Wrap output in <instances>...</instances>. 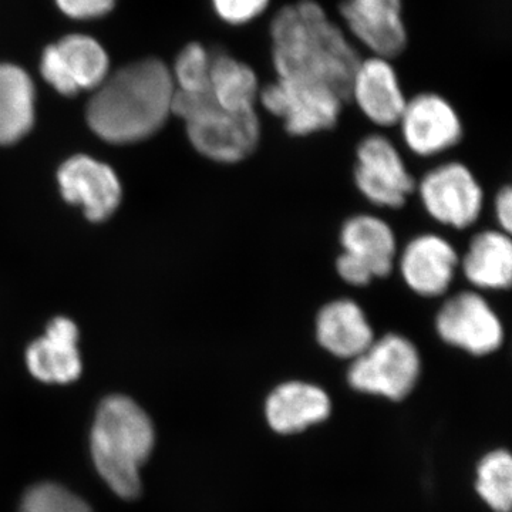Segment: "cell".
I'll return each mask as SVG.
<instances>
[{
	"label": "cell",
	"instance_id": "cell-11",
	"mask_svg": "<svg viewBox=\"0 0 512 512\" xmlns=\"http://www.w3.org/2000/svg\"><path fill=\"white\" fill-rule=\"evenodd\" d=\"M342 28L369 55L396 59L409 45L403 0H342Z\"/></svg>",
	"mask_w": 512,
	"mask_h": 512
},
{
	"label": "cell",
	"instance_id": "cell-23",
	"mask_svg": "<svg viewBox=\"0 0 512 512\" xmlns=\"http://www.w3.org/2000/svg\"><path fill=\"white\" fill-rule=\"evenodd\" d=\"M477 491L495 512L511 511L512 460L508 451H493L481 460Z\"/></svg>",
	"mask_w": 512,
	"mask_h": 512
},
{
	"label": "cell",
	"instance_id": "cell-27",
	"mask_svg": "<svg viewBox=\"0 0 512 512\" xmlns=\"http://www.w3.org/2000/svg\"><path fill=\"white\" fill-rule=\"evenodd\" d=\"M57 8L67 18L89 20L107 15L116 6L117 0H55Z\"/></svg>",
	"mask_w": 512,
	"mask_h": 512
},
{
	"label": "cell",
	"instance_id": "cell-20",
	"mask_svg": "<svg viewBox=\"0 0 512 512\" xmlns=\"http://www.w3.org/2000/svg\"><path fill=\"white\" fill-rule=\"evenodd\" d=\"M460 268L474 288L504 291L512 281V242L510 234L483 231L471 239Z\"/></svg>",
	"mask_w": 512,
	"mask_h": 512
},
{
	"label": "cell",
	"instance_id": "cell-17",
	"mask_svg": "<svg viewBox=\"0 0 512 512\" xmlns=\"http://www.w3.org/2000/svg\"><path fill=\"white\" fill-rule=\"evenodd\" d=\"M79 330L72 320H52L46 335L35 340L26 353L30 373L40 382L66 384L79 379L82 373Z\"/></svg>",
	"mask_w": 512,
	"mask_h": 512
},
{
	"label": "cell",
	"instance_id": "cell-21",
	"mask_svg": "<svg viewBox=\"0 0 512 512\" xmlns=\"http://www.w3.org/2000/svg\"><path fill=\"white\" fill-rule=\"evenodd\" d=\"M36 90L22 67L0 63V146L16 143L35 123Z\"/></svg>",
	"mask_w": 512,
	"mask_h": 512
},
{
	"label": "cell",
	"instance_id": "cell-7",
	"mask_svg": "<svg viewBox=\"0 0 512 512\" xmlns=\"http://www.w3.org/2000/svg\"><path fill=\"white\" fill-rule=\"evenodd\" d=\"M420 200L433 220L464 229L476 224L484 207V192L467 165L441 164L421 178Z\"/></svg>",
	"mask_w": 512,
	"mask_h": 512
},
{
	"label": "cell",
	"instance_id": "cell-9",
	"mask_svg": "<svg viewBox=\"0 0 512 512\" xmlns=\"http://www.w3.org/2000/svg\"><path fill=\"white\" fill-rule=\"evenodd\" d=\"M355 183L367 201L382 208H402L416 190L399 150L389 138L372 134L356 150Z\"/></svg>",
	"mask_w": 512,
	"mask_h": 512
},
{
	"label": "cell",
	"instance_id": "cell-1",
	"mask_svg": "<svg viewBox=\"0 0 512 512\" xmlns=\"http://www.w3.org/2000/svg\"><path fill=\"white\" fill-rule=\"evenodd\" d=\"M271 62L278 79L329 87L348 101L360 52L318 0H296L269 23Z\"/></svg>",
	"mask_w": 512,
	"mask_h": 512
},
{
	"label": "cell",
	"instance_id": "cell-10",
	"mask_svg": "<svg viewBox=\"0 0 512 512\" xmlns=\"http://www.w3.org/2000/svg\"><path fill=\"white\" fill-rule=\"evenodd\" d=\"M40 73L56 92L70 97L82 90L94 92L110 74V59L94 37L73 33L46 47Z\"/></svg>",
	"mask_w": 512,
	"mask_h": 512
},
{
	"label": "cell",
	"instance_id": "cell-26",
	"mask_svg": "<svg viewBox=\"0 0 512 512\" xmlns=\"http://www.w3.org/2000/svg\"><path fill=\"white\" fill-rule=\"evenodd\" d=\"M272 0H211L215 16L232 28L252 25L271 8Z\"/></svg>",
	"mask_w": 512,
	"mask_h": 512
},
{
	"label": "cell",
	"instance_id": "cell-24",
	"mask_svg": "<svg viewBox=\"0 0 512 512\" xmlns=\"http://www.w3.org/2000/svg\"><path fill=\"white\" fill-rule=\"evenodd\" d=\"M212 50L192 42L184 46L171 69L175 90L183 93L207 92L210 87Z\"/></svg>",
	"mask_w": 512,
	"mask_h": 512
},
{
	"label": "cell",
	"instance_id": "cell-29",
	"mask_svg": "<svg viewBox=\"0 0 512 512\" xmlns=\"http://www.w3.org/2000/svg\"><path fill=\"white\" fill-rule=\"evenodd\" d=\"M494 211L501 231L510 234L512 229V191L510 187H504L498 192L494 202Z\"/></svg>",
	"mask_w": 512,
	"mask_h": 512
},
{
	"label": "cell",
	"instance_id": "cell-14",
	"mask_svg": "<svg viewBox=\"0 0 512 512\" xmlns=\"http://www.w3.org/2000/svg\"><path fill=\"white\" fill-rule=\"evenodd\" d=\"M404 284L423 298L444 295L460 266L456 248L446 238L423 234L403 248L399 258Z\"/></svg>",
	"mask_w": 512,
	"mask_h": 512
},
{
	"label": "cell",
	"instance_id": "cell-28",
	"mask_svg": "<svg viewBox=\"0 0 512 512\" xmlns=\"http://www.w3.org/2000/svg\"><path fill=\"white\" fill-rule=\"evenodd\" d=\"M336 271L346 284L352 286H367L375 279L365 266L346 254L336 259Z\"/></svg>",
	"mask_w": 512,
	"mask_h": 512
},
{
	"label": "cell",
	"instance_id": "cell-5",
	"mask_svg": "<svg viewBox=\"0 0 512 512\" xmlns=\"http://www.w3.org/2000/svg\"><path fill=\"white\" fill-rule=\"evenodd\" d=\"M420 370V353L412 340L389 333L353 359L348 380L359 392L402 400L416 386Z\"/></svg>",
	"mask_w": 512,
	"mask_h": 512
},
{
	"label": "cell",
	"instance_id": "cell-8",
	"mask_svg": "<svg viewBox=\"0 0 512 512\" xmlns=\"http://www.w3.org/2000/svg\"><path fill=\"white\" fill-rule=\"evenodd\" d=\"M443 342L474 356L491 355L504 342V326L493 306L478 292L456 293L436 316Z\"/></svg>",
	"mask_w": 512,
	"mask_h": 512
},
{
	"label": "cell",
	"instance_id": "cell-13",
	"mask_svg": "<svg viewBox=\"0 0 512 512\" xmlns=\"http://www.w3.org/2000/svg\"><path fill=\"white\" fill-rule=\"evenodd\" d=\"M349 100L376 126H397L407 97L393 60L376 55L360 57L350 80Z\"/></svg>",
	"mask_w": 512,
	"mask_h": 512
},
{
	"label": "cell",
	"instance_id": "cell-18",
	"mask_svg": "<svg viewBox=\"0 0 512 512\" xmlns=\"http://www.w3.org/2000/svg\"><path fill=\"white\" fill-rule=\"evenodd\" d=\"M343 254L365 266L375 279L387 278L397 258V242L392 227L375 215L349 218L340 229Z\"/></svg>",
	"mask_w": 512,
	"mask_h": 512
},
{
	"label": "cell",
	"instance_id": "cell-4",
	"mask_svg": "<svg viewBox=\"0 0 512 512\" xmlns=\"http://www.w3.org/2000/svg\"><path fill=\"white\" fill-rule=\"evenodd\" d=\"M173 114L185 121L195 150L217 163H241L254 153L261 141L258 110L221 109L208 90L202 93L175 90Z\"/></svg>",
	"mask_w": 512,
	"mask_h": 512
},
{
	"label": "cell",
	"instance_id": "cell-25",
	"mask_svg": "<svg viewBox=\"0 0 512 512\" xmlns=\"http://www.w3.org/2000/svg\"><path fill=\"white\" fill-rule=\"evenodd\" d=\"M19 512H93L82 498L59 484L42 483L30 488Z\"/></svg>",
	"mask_w": 512,
	"mask_h": 512
},
{
	"label": "cell",
	"instance_id": "cell-12",
	"mask_svg": "<svg viewBox=\"0 0 512 512\" xmlns=\"http://www.w3.org/2000/svg\"><path fill=\"white\" fill-rule=\"evenodd\" d=\"M397 126L410 151L419 157H434L456 147L463 138V121L453 104L433 92L407 99Z\"/></svg>",
	"mask_w": 512,
	"mask_h": 512
},
{
	"label": "cell",
	"instance_id": "cell-19",
	"mask_svg": "<svg viewBox=\"0 0 512 512\" xmlns=\"http://www.w3.org/2000/svg\"><path fill=\"white\" fill-rule=\"evenodd\" d=\"M332 403L315 384L286 382L269 394L265 404L268 423L278 433H296L328 419Z\"/></svg>",
	"mask_w": 512,
	"mask_h": 512
},
{
	"label": "cell",
	"instance_id": "cell-22",
	"mask_svg": "<svg viewBox=\"0 0 512 512\" xmlns=\"http://www.w3.org/2000/svg\"><path fill=\"white\" fill-rule=\"evenodd\" d=\"M262 84L254 67L228 52H212V100L228 111L256 110Z\"/></svg>",
	"mask_w": 512,
	"mask_h": 512
},
{
	"label": "cell",
	"instance_id": "cell-15",
	"mask_svg": "<svg viewBox=\"0 0 512 512\" xmlns=\"http://www.w3.org/2000/svg\"><path fill=\"white\" fill-rule=\"evenodd\" d=\"M57 177L64 200L83 207L89 220H106L119 207L121 185L109 165L76 156L60 167Z\"/></svg>",
	"mask_w": 512,
	"mask_h": 512
},
{
	"label": "cell",
	"instance_id": "cell-2",
	"mask_svg": "<svg viewBox=\"0 0 512 512\" xmlns=\"http://www.w3.org/2000/svg\"><path fill=\"white\" fill-rule=\"evenodd\" d=\"M174 94L173 74L163 60H138L110 73L94 90L87 121L109 143H136L164 126L173 114Z\"/></svg>",
	"mask_w": 512,
	"mask_h": 512
},
{
	"label": "cell",
	"instance_id": "cell-6",
	"mask_svg": "<svg viewBox=\"0 0 512 512\" xmlns=\"http://www.w3.org/2000/svg\"><path fill=\"white\" fill-rule=\"evenodd\" d=\"M346 100L319 84L276 79L262 86L258 104L282 121L291 136L305 137L338 124Z\"/></svg>",
	"mask_w": 512,
	"mask_h": 512
},
{
	"label": "cell",
	"instance_id": "cell-3",
	"mask_svg": "<svg viewBox=\"0 0 512 512\" xmlns=\"http://www.w3.org/2000/svg\"><path fill=\"white\" fill-rule=\"evenodd\" d=\"M154 447V427L146 412L126 396L101 402L92 430L94 466L113 493L134 500L141 493V467Z\"/></svg>",
	"mask_w": 512,
	"mask_h": 512
},
{
	"label": "cell",
	"instance_id": "cell-16",
	"mask_svg": "<svg viewBox=\"0 0 512 512\" xmlns=\"http://www.w3.org/2000/svg\"><path fill=\"white\" fill-rule=\"evenodd\" d=\"M315 332L319 345L340 359H356L375 340L365 311L352 299L326 303L316 316Z\"/></svg>",
	"mask_w": 512,
	"mask_h": 512
}]
</instances>
